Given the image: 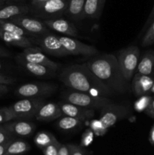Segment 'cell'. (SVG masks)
<instances>
[{"mask_svg": "<svg viewBox=\"0 0 154 155\" xmlns=\"http://www.w3.org/2000/svg\"><path fill=\"white\" fill-rule=\"evenodd\" d=\"M145 111H146V114L149 115L152 118H154V99H152V101L149 103V106H148V107L146 109Z\"/></svg>", "mask_w": 154, "mask_h": 155, "instance_id": "74e56055", "label": "cell"}, {"mask_svg": "<svg viewBox=\"0 0 154 155\" xmlns=\"http://www.w3.org/2000/svg\"><path fill=\"white\" fill-rule=\"evenodd\" d=\"M30 13L28 5L11 4L0 7V20H9L14 17Z\"/></svg>", "mask_w": 154, "mask_h": 155, "instance_id": "ffe728a7", "label": "cell"}, {"mask_svg": "<svg viewBox=\"0 0 154 155\" xmlns=\"http://www.w3.org/2000/svg\"><path fill=\"white\" fill-rule=\"evenodd\" d=\"M0 39L8 45L18 47V48H22L23 49L33 45L30 37L20 36V35L15 34V33H10V32L2 30V28H0Z\"/></svg>", "mask_w": 154, "mask_h": 155, "instance_id": "d6986e66", "label": "cell"}, {"mask_svg": "<svg viewBox=\"0 0 154 155\" xmlns=\"http://www.w3.org/2000/svg\"><path fill=\"white\" fill-rule=\"evenodd\" d=\"M85 0H69L66 15L73 21L84 18V6Z\"/></svg>", "mask_w": 154, "mask_h": 155, "instance_id": "603a6c76", "label": "cell"}, {"mask_svg": "<svg viewBox=\"0 0 154 155\" xmlns=\"http://www.w3.org/2000/svg\"><path fill=\"white\" fill-rule=\"evenodd\" d=\"M59 79L71 90L107 98L114 94L113 91L100 81L83 64L63 68L59 74Z\"/></svg>", "mask_w": 154, "mask_h": 155, "instance_id": "6da1fadb", "label": "cell"}, {"mask_svg": "<svg viewBox=\"0 0 154 155\" xmlns=\"http://www.w3.org/2000/svg\"><path fill=\"white\" fill-rule=\"evenodd\" d=\"M8 87L6 85L0 84V96H2L3 95L7 93L8 92Z\"/></svg>", "mask_w": 154, "mask_h": 155, "instance_id": "ab89813d", "label": "cell"}, {"mask_svg": "<svg viewBox=\"0 0 154 155\" xmlns=\"http://www.w3.org/2000/svg\"><path fill=\"white\" fill-rule=\"evenodd\" d=\"M60 145V142L56 139L52 143H51L50 145H47L46 147L42 148V153H43L44 155H58Z\"/></svg>", "mask_w": 154, "mask_h": 155, "instance_id": "1f68e13d", "label": "cell"}, {"mask_svg": "<svg viewBox=\"0 0 154 155\" xmlns=\"http://www.w3.org/2000/svg\"><path fill=\"white\" fill-rule=\"evenodd\" d=\"M44 103V98H24L8 107L15 115L17 120H29L36 117V113Z\"/></svg>", "mask_w": 154, "mask_h": 155, "instance_id": "8992f818", "label": "cell"}, {"mask_svg": "<svg viewBox=\"0 0 154 155\" xmlns=\"http://www.w3.org/2000/svg\"><path fill=\"white\" fill-rule=\"evenodd\" d=\"M151 92H153V93H154V84H153V86H152V88H151Z\"/></svg>", "mask_w": 154, "mask_h": 155, "instance_id": "ee69618b", "label": "cell"}, {"mask_svg": "<svg viewBox=\"0 0 154 155\" xmlns=\"http://www.w3.org/2000/svg\"><path fill=\"white\" fill-rule=\"evenodd\" d=\"M56 139H57L51 133L46 131H41L39 132L35 136L34 143L36 144V145L38 148H39L42 150V148L46 147L47 145H50L53 142H54Z\"/></svg>", "mask_w": 154, "mask_h": 155, "instance_id": "484cf974", "label": "cell"}, {"mask_svg": "<svg viewBox=\"0 0 154 155\" xmlns=\"http://www.w3.org/2000/svg\"><path fill=\"white\" fill-rule=\"evenodd\" d=\"M48 1V0H30V5H36V4H40V3L45 2Z\"/></svg>", "mask_w": 154, "mask_h": 155, "instance_id": "7bdbcfd3", "label": "cell"}, {"mask_svg": "<svg viewBox=\"0 0 154 155\" xmlns=\"http://www.w3.org/2000/svg\"><path fill=\"white\" fill-rule=\"evenodd\" d=\"M11 22L24 29L30 37H36L49 32L50 29L44 24L43 21L35 18L27 16V15H19L9 19Z\"/></svg>", "mask_w": 154, "mask_h": 155, "instance_id": "30bf717a", "label": "cell"}, {"mask_svg": "<svg viewBox=\"0 0 154 155\" xmlns=\"http://www.w3.org/2000/svg\"><path fill=\"white\" fill-rule=\"evenodd\" d=\"M130 114L131 110L128 106L110 103L101 109L99 119L109 129L114 126L119 120L128 117Z\"/></svg>", "mask_w": 154, "mask_h": 155, "instance_id": "9c48e42d", "label": "cell"}, {"mask_svg": "<svg viewBox=\"0 0 154 155\" xmlns=\"http://www.w3.org/2000/svg\"><path fill=\"white\" fill-rule=\"evenodd\" d=\"M15 82H16V80L13 77L0 74V84L8 86V85L14 84Z\"/></svg>", "mask_w": 154, "mask_h": 155, "instance_id": "d590c367", "label": "cell"}, {"mask_svg": "<svg viewBox=\"0 0 154 155\" xmlns=\"http://www.w3.org/2000/svg\"><path fill=\"white\" fill-rule=\"evenodd\" d=\"M0 28L5 31L10 32V33H15V34L20 35V36H24L30 37V35L25 31L23 28L15 24L14 23L11 22L9 20H0Z\"/></svg>", "mask_w": 154, "mask_h": 155, "instance_id": "4316f807", "label": "cell"}, {"mask_svg": "<svg viewBox=\"0 0 154 155\" xmlns=\"http://www.w3.org/2000/svg\"><path fill=\"white\" fill-rule=\"evenodd\" d=\"M83 64L114 92L123 94L129 89L128 82L124 77L117 58L113 54H104L96 56Z\"/></svg>", "mask_w": 154, "mask_h": 155, "instance_id": "7a4b0ae2", "label": "cell"}, {"mask_svg": "<svg viewBox=\"0 0 154 155\" xmlns=\"http://www.w3.org/2000/svg\"><path fill=\"white\" fill-rule=\"evenodd\" d=\"M63 98L66 102L88 109H102L112 101L107 97L94 96L85 92L69 90L63 92Z\"/></svg>", "mask_w": 154, "mask_h": 155, "instance_id": "277c9868", "label": "cell"}, {"mask_svg": "<svg viewBox=\"0 0 154 155\" xmlns=\"http://www.w3.org/2000/svg\"><path fill=\"white\" fill-rule=\"evenodd\" d=\"M1 126L13 136L20 137L30 136L36 130V125L33 123L25 120H14Z\"/></svg>", "mask_w": 154, "mask_h": 155, "instance_id": "4fadbf2b", "label": "cell"}, {"mask_svg": "<svg viewBox=\"0 0 154 155\" xmlns=\"http://www.w3.org/2000/svg\"><path fill=\"white\" fill-rule=\"evenodd\" d=\"M17 57L24 59L27 61L32 62V63L45 65V66L56 71H57V70L60 68L59 64L48 58L39 47L34 46V45L24 48L22 52L18 54Z\"/></svg>", "mask_w": 154, "mask_h": 155, "instance_id": "7c38bea8", "label": "cell"}, {"mask_svg": "<svg viewBox=\"0 0 154 155\" xmlns=\"http://www.w3.org/2000/svg\"><path fill=\"white\" fill-rule=\"evenodd\" d=\"M63 115L75 118L81 121L88 120L95 116V110L85 108L69 102L59 103Z\"/></svg>", "mask_w": 154, "mask_h": 155, "instance_id": "5bb4252c", "label": "cell"}, {"mask_svg": "<svg viewBox=\"0 0 154 155\" xmlns=\"http://www.w3.org/2000/svg\"><path fill=\"white\" fill-rule=\"evenodd\" d=\"M16 61L20 66L26 70L28 73L32 75L37 77H53L56 75L57 71L45 66V65L39 64L32 63V62L27 61L20 58H16Z\"/></svg>", "mask_w": 154, "mask_h": 155, "instance_id": "e0dca14e", "label": "cell"}, {"mask_svg": "<svg viewBox=\"0 0 154 155\" xmlns=\"http://www.w3.org/2000/svg\"><path fill=\"white\" fill-rule=\"evenodd\" d=\"M106 0H85L84 18L98 19L102 14Z\"/></svg>", "mask_w": 154, "mask_h": 155, "instance_id": "7402d4cb", "label": "cell"}, {"mask_svg": "<svg viewBox=\"0 0 154 155\" xmlns=\"http://www.w3.org/2000/svg\"><path fill=\"white\" fill-rule=\"evenodd\" d=\"M12 140H13V139H12ZM11 141L5 142V143L0 144V155H4L5 154V151H6V148H7L8 145V144L10 143Z\"/></svg>", "mask_w": 154, "mask_h": 155, "instance_id": "f35d334b", "label": "cell"}, {"mask_svg": "<svg viewBox=\"0 0 154 155\" xmlns=\"http://www.w3.org/2000/svg\"><path fill=\"white\" fill-rule=\"evenodd\" d=\"M2 64L0 63V71H2Z\"/></svg>", "mask_w": 154, "mask_h": 155, "instance_id": "f6af8a7d", "label": "cell"}, {"mask_svg": "<svg viewBox=\"0 0 154 155\" xmlns=\"http://www.w3.org/2000/svg\"><path fill=\"white\" fill-rule=\"evenodd\" d=\"M69 0H48L40 4L30 5V13L43 20L61 18L66 14Z\"/></svg>", "mask_w": 154, "mask_h": 155, "instance_id": "3957f363", "label": "cell"}, {"mask_svg": "<svg viewBox=\"0 0 154 155\" xmlns=\"http://www.w3.org/2000/svg\"><path fill=\"white\" fill-rule=\"evenodd\" d=\"M59 39L68 54L91 57L98 55L99 53L98 50L93 45L85 44L70 36H59Z\"/></svg>", "mask_w": 154, "mask_h": 155, "instance_id": "8fae6325", "label": "cell"}, {"mask_svg": "<svg viewBox=\"0 0 154 155\" xmlns=\"http://www.w3.org/2000/svg\"><path fill=\"white\" fill-rule=\"evenodd\" d=\"M140 58V49L137 46H128L118 52L117 58L124 77L128 82L131 81L137 71Z\"/></svg>", "mask_w": 154, "mask_h": 155, "instance_id": "5b68a950", "label": "cell"}, {"mask_svg": "<svg viewBox=\"0 0 154 155\" xmlns=\"http://www.w3.org/2000/svg\"><path fill=\"white\" fill-rule=\"evenodd\" d=\"M11 55V54L8 50L0 47V56H2V57H10Z\"/></svg>", "mask_w": 154, "mask_h": 155, "instance_id": "60d3db41", "label": "cell"}, {"mask_svg": "<svg viewBox=\"0 0 154 155\" xmlns=\"http://www.w3.org/2000/svg\"><path fill=\"white\" fill-rule=\"evenodd\" d=\"M154 43V21L149 26L146 32L142 39L141 45L143 47H147Z\"/></svg>", "mask_w": 154, "mask_h": 155, "instance_id": "f546056e", "label": "cell"}, {"mask_svg": "<svg viewBox=\"0 0 154 155\" xmlns=\"http://www.w3.org/2000/svg\"><path fill=\"white\" fill-rule=\"evenodd\" d=\"M56 124H57V127L62 131L69 132L81 127L82 121L71 117L63 115V117H60L59 118Z\"/></svg>", "mask_w": 154, "mask_h": 155, "instance_id": "d4e9b609", "label": "cell"}, {"mask_svg": "<svg viewBox=\"0 0 154 155\" xmlns=\"http://www.w3.org/2000/svg\"><path fill=\"white\" fill-rule=\"evenodd\" d=\"M30 148V145L27 142L14 139L8 144L4 155H24L28 152Z\"/></svg>", "mask_w": 154, "mask_h": 155, "instance_id": "cb8c5ba5", "label": "cell"}, {"mask_svg": "<svg viewBox=\"0 0 154 155\" xmlns=\"http://www.w3.org/2000/svg\"><path fill=\"white\" fill-rule=\"evenodd\" d=\"M14 120H17L16 117L8 107L0 108V125Z\"/></svg>", "mask_w": 154, "mask_h": 155, "instance_id": "4dcf8cb0", "label": "cell"}, {"mask_svg": "<svg viewBox=\"0 0 154 155\" xmlns=\"http://www.w3.org/2000/svg\"><path fill=\"white\" fill-rule=\"evenodd\" d=\"M154 84V79L149 76L136 73L131 83V89L137 97L146 95Z\"/></svg>", "mask_w": 154, "mask_h": 155, "instance_id": "ac0fdd59", "label": "cell"}, {"mask_svg": "<svg viewBox=\"0 0 154 155\" xmlns=\"http://www.w3.org/2000/svg\"><path fill=\"white\" fill-rule=\"evenodd\" d=\"M63 116L61 108L59 104L54 102L44 103L36 115V119L39 121L49 122L57 120Z\"/></svg>", "mask_w": 154, "mask_h": 155, "instance_id": "2e32d148", "label": "cell"}, {"mask_svg": "<svg viewBox=\"0 0 154 155\" xmlns=\"http://www.w3.org/2000/svg\"><path fill=\"white\" fill-rule=\"evenodd\" d=\"M33 45L39 46V48L47 54L57 57H63L69 55L61 44L59 36L51 33L50 32L36 37H30Z\"/></svg>", "mask_w": 154, "mask_h": 155, "instance_id": "ba28073f", "label": "cell"}, {"mask_svg": "<svg viewBox=\"0 0 154 155\" xmlns=\"http://www.w3.org/2000/svg\"><path fill=\"white\" fill-rule=\"evenodd\" d=\"M58 155H71L70 154V150H69L68 144H60V147H59Z\"/></svg>", "mask_w": 154, "mask_h": 155, "instance_id": "8d00e7d4", "label": "cell"}, {"mask_svg": "<svg viewBox=\"0 0 154 155\" xmlns=\"http://www.w3.org/2000/svg\"><path fill=\"white\" fill-rule=\"evenodd\" d=\"M57 89L51 83H27L20 86L15 90V95L21 98H41L50 96Z\"/></svg>", "mask_w": 154, "mask_h": 155, "instance_id": "52a82bcc", "label": "cell"}, {"mask_svg": "<svg viewBox=\"0 0 154 155\" xmlns=\"http://www.w3.org/2000/svg\"><path fill=\"white\" fill-rule=\"evenodd\" d=\"M90 129L94 132L95 135L97 136H104L108 130V128L105 127L103 124L100 119L97 120H92L90 121Z\"/></svg>", "mask_w": 154, "mask_h": 155, "instance_id": "f1b7e54d", "label": "cell"}, {"mask_svg": "<svg viewBox=\"0 0 154 155\" xmlns=\"http://www.w3.org/2000/svg\"><path fill=\"white\" fill-rule=\"evenodd\" d=\"M14 136H13L11 133H9L0 125V144L5 143V142L14 139Z\"/></svg>", "mask_w": 154, "mask_h": 155, "instance_id": "e575fe53", "label": "cell"}, {"mask_svg": "<svg viewBox=\"0 0 154 155\" xmlns=\"http://www.w3.org/2000/svg\"><path fill=\"white\" fill-rule=\"evenodd\" d=\"M151 101H152V98L149 95H144L140 96L138 99L134 102V109L137 112H143V110H146Z\"/></svg>", "mask_w": 154, "mask_h": 155, "instance_id": "83f0119b", "label": "cell"}, {"mask_svg": "<svg viewBox=\"0 0 154 155\" xmlns=\"http://www.w3.org/2000/svg\"><path fill=\"white\" fill-rule=\"evenodd\" d=\"M136 72L152 77L154 75V51H146L139 60Z\"/></svg>", "mask_w": 154, "mask_h": 155, "instance_id": "44dd1931", "label": "cell"}, {"mask_svg": "<svg viewBox=\"0 0 154 155\" xmlns=\"http://www.w3.org/2000/svg\"><path fill=\"white\" fill-rule=\"evenodd\" d=\"M44 24L51 30L66 36H78V30L72 23L61 18L44 20Z\"/></svg>", "mask_w": 154, "mask_h": 155, "instance_id": "9a60e30c", "label": "cell"}, {"mask_svg": "<svg viewBox=\"0 0 154 155\" xmlns=\"http://www.w3.org/2000/svg\"><path fill=\"white\" fill-rule=\"evenodd\" d=\"M71 155H88L86 150L81 145H77L75 144H68Z\"/></svg>", "mask_w": 154, "mask_h": 155, "instance_id": "836d02e7", "label": "cell"}, {"mask_svg": "<svg viewBox=\"0 0 154 155\" xmlns=\"http://www.w3.org/2000/svg\"><path fill=\"white\" fill-rule=\"evenodd\" d=\"M94 135H95V133L91 129L86 130L82 136L81 145H80L83 148L89 146L94 140Z\"/></svg>", "mask_w": 154, "mask_h": 155, "instance_id": "d6a6232c", "label": "cell"}, {"mask_svg": "<svg viewBox=\"0 0 154 155\" xmlns=\"http://www.w3.org/2000/svg\"><path fill=\"white\" fill-rule=\"evenodd\" d=\"M149 141L152 145H154V124H153V125H152V128H151L150 132H149Z\"/></svg>", "mask_w": 154, "mask_h": 155, "instance_id": "b9f144b4", "label": "cell"}]
</instances>
